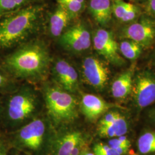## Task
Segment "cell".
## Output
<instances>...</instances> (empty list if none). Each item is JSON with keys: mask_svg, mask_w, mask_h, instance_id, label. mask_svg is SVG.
Segmentation results:
<instances>
[{"mask_svg": "<svg viewBox=\"0 0 155 155\" xmlns=\"http://www.w3.org/2000/svg\"><path fill=\"white\" fill-rule=\"evenodd\" d=\"M51 64L48 48L39 40L20 45L0 59V66L12 77L30 82L43 80Z\"/></svg>", "mask_w": 155, "mask_h": 155, "instance_id": "1", "label": "cell"}, {"mask_svg": "<svg viewBox=\"0 0 155 155\" xmlns=\"http://www.w3.org/2000/svg\"><path fill=\"white\" fill-rule=\"evenodd\" d=\"M10 149L5 133L0 130V155H8Z\"/></svg>", "mask_w": 155, "mask_h": 155, "instance_id": "28", "label": "cell"}, {"mask_svg": "<svg viewBox=\"0 0 155 155\" xmlns=\"http://www.w3.org/2000/svg\"><path fill=\"white\" fill-rule=\"evenodd\" d=\"M146 9L148 15L155 18V0H148Z\"/></svg>", "mask_w": 155, "mask_h": 155, "instance_id": "29", "label": "cell"}, {"mask_svg": "<svg viewBox=\"0 0 155 155\" xmlns=\"http://www.w3.org/2000/svg\"><path fill=\"white\" fill-rule=\"evenodd\" d=\"M82 74L86 83L101 91L105 89L107 84L110 70L102 61L94 56H89L82 61Z\"/></svg>", "mask_w": 155, "mask_h": 155, "instance_id": "6", "label": "cell"}, {"mask_svg": "<svg viewBox=\"0 0 155 155\" xmlns=\"http://www.w3.org/2000/svg\"><path fill=\"white\" fill-rule=\"evenodd\" d=\"M11 148L25 155H50L56 129L46 113L16 130L5 133Z\"/></svg>", "mask_w": 155, "mask_h": 155, "instance_id": "4", "label": "cell"}, {"mask_svg": "<svg viewBox=\"0 0 155 155\" xmlns=\"http://www.w3.org/2000/svg\"><path fill=\"white\" fill-rule=\"evenodd\" d=\"M59 42L67 51L81 53L90 48L91 38L86 26L82 22H78L62 33L59 38Z\"/></svg>", "mask_w": 155, "mask_h": 155, "instance_id": "7", "label": "cell"}, {"mask_svg": "<svg viewBox=\"0 0 155 155\" xmlns=\"http://www.w3.org/2000/svg\"><path fill=\"white\" fill-rule=\"evenodd\" d=\"M131 3L127 2L124 0L112 1V13L117 20L120 21L127 11Z\"/></svg>", "mask_w": 155, "mask_h": 155, "instance_id": "23", "label": "cell"}, {"mask_svg": "<svg viewBox=\"0 0 155 155\" xmlns=\"http://www.w3.org/2000/svg\"><path fill=\"white\" fill-rule=\"evenodd\" d=\"M79 109L85 118L94 122L115 105L94 94L83 93L79 103Z\"/></svg>", "mask_w": 155, "mask_h": 155, "instance_id": "13", "label": "cell"}, {"mask_svg": "<svg viewBox=\"0 0 155 155\" xmlns=\"http://www.w3.org/2000/svg\"><path fill=\"white\" fill-rule=\"evenodd\" d=\"M139 152L142 154L155 152V132H147L139 137L137 141Z\"/></svg>", "mask_w": 155, "mask_h": 155, "instance_id": "19", "label": "cell"}, {"mask_svg": "<svg viewBox=\"0 0 155 155\" xmlns=\"http://www.w3.org/2000/svg\"><path fill=\"white\" fill-rule=\"evenodd\" d=\"M137 155L136 153H134V152L133 151V150H130L129 152V155Z\"/></svg>", "mask_w": 155, "mask_h": 155, "instance_id": "32", "label": "cell"}, {"mask_svg": "<svg viewBox=\"0 0 155 155\" xmlns=\"http://www.w3.org/2000/svg\"><path fill=\"white\" fill-rule=\"evenodd\" d=\"M143 47L137 43L127 39L121 41L119 51L122 55L130 61L136 60L142 53Z\"/></svg>", "mask_w": 155, "mask_h": 155, "instance_id": "18", "label": "cell"}, {"mask_svg": "<svg viewBox=\"0 0 155 155\" xmlns=\"http://www.w3.org/2000/svg\"><path fill=\"white\" fill-rule=\"evenodd\" d=\"M81 155H95L93 153V152H91L89 148H87V150H84L83 152L82 153V154Z\"/></svg>", "mask_w": 155, "mask_h": 155, "instance_id": "31", "label": "cell"}, {"mask_svg": "<svg viewBox=\"0 0 155 155\" xmlns=\"http://www.w3.org/2000/svg\"><path fill=\"white\" fill-rule=\"evenodd\" d=\"M122 36L133 40L143 48L149 47L155 39V23L148 18H143L124 28Z\"/></svg>", "mask_w": 155, "mask_h": 155, "instance_id": "12", "label": "cell"}, {"mask_svg": "<svg viewBox=\"0 0 155 155\" xmlns=\"http://www.w3.org/2000/svg\"><path fill=\"white\" fill-rule=\"evenodd\" d=\"M8 155H25L24 153H22V152L17 150L11 148L9 150V151L8 152Z\"/></svg>", "mask_w": 155, "mask_h": 155, "instance_id": "30", "label": "cell"}, {"mask_svg": "<svg viewBox=\"0 0 155 155\" xmlns=\"http://www.w3.org/2000/svg\"><path fill=\"white\" fill-rule=\"evenodd\" d=\"M128 130V124L125 117L121 114L109 125L98 126L97 132L103 138L118 137L125 135Z\"/></svg>", "mask_w": 155, "mask_h": 155, "instance_id": "17", "label": "cell"}, {"mask_svg": "<svg viewBox=\"0 0 155 155\" xmlns=\"http://www.w3.org/2000/svg\"><path fill=\"white\" fill-rule=\"evenodd\" d=\"M93 152L95 155H121L110 145L103 143L94 144Z\"/></svg>", "mask_w": 155, "mask_h": 155, "instance_id": "24", "label": "cell"}, {"mask_svg": "<svg viewBox=\"0 0 155 155\" xmlns=\"http://www.w3.org/2000/svg\"></svg>", "mask_w": 155, "mask_h": 155, "instance_id": "34", "label": "cell"}, {"mask_svg": "<svg viewBox=\"0 0 155 155\" xmlns=\"http://www.w3.org/2000/svg\"><path fill=\"white\" fill-rule=\"evenodd\" d=\"M93 42L95 50L107 61L117 66L124 63L119 54L118 43L110 32L102 28L97 29L94 34Z\"/></svg>", "mask_w": 155, "mask_h": 155, "instance_id": "10", "label": "cell"}, {"mask_svg": "<svg viewBox=\"0 0 155 155\" xmlns=\"http://www.w3.org/2000/svg\"><path fill=\"white\" fill-rule=\"evenodd\" d=\"M58 4L64 8L74 19L83 12L86 0H58Z\"/></svg>", "mask_w": 155, "mask_h": 155, "instance_id": "20", "label": "cell"}, {"mask_svg": "<svg viewBox=\"0 0 155 155\" xmlns=\"http://www.w3.org/2000/svg\"><path fill=\"white\" fill-rule=\"evenodd\" d=\"M41 93L30 85L18 86L15 90L0 96V130L13 132L43 113Z\"/></svg>", "mask_w": 155, "mask_h": 155, "instance_id": "2", "label": "cell"}, {"mask_svg": "<svg viewBox=\"0 0 155 155\" xmlns=\"http://www.w3.org/2000/svg\"><path fill=\"white\" fill-rule=\"evenodd\" d=\"M17 81L0 66V94H8L18 87Z\"/></svg>", "mask_w": 155, "mask_h": 155, "instance_id": "22", "label": "cell"}, {"mask_svg": "<svg viewBox=\"0 0 155 155\" xmlns=\"http://www.w3.org/2000/svg\"><path fill=\"white\" fill-rule=\"evenodd\" d=\"M88 9L96 22L105 26L110 22L112 17V1L90 0Z\"/></svg>", "mask_w": 155, "mask_h": 155, "instance_id": "15", "label": "cell"}, {"mask_svg": "<svg viewBox=\"0 0 155 155\" xmlns=\"http://www.w3.org/2000/svg\"><path fill=\"white\" fill-rule=\"evenodd\" d=\"M120 114L116 111H110L105 113L101 118L99 121L98 126L107 125L114 122Z\"/></svg>", "mask_w": 155, "mask_h": 155, "instance_id": "26", "label": "cell"}, {"mask_svg": "<svg viewBox=\"0 0 155 155\" xmlns=\"http://www.w3.org/2000/svg\"><path fill=\"white\" fill-rule=\"evenodd\" d=\"M140 12V11L139 7L131 3L127 11L126 12L124 16L122 17L120 21L122 22H132L138 17Z\"/></svg>", "mask_w": 155, "mask_h": 155, "instance_id": "25", "label": "cell"}, {"mask_svg": "<svg viewBox=\"0 0 155 155\" xmlns=\"http://www.w3.org/2000/svg\"><path fill=\"white\" fill-rule=\"evenodd\" d=\"M130 1H141V0H129Z\"/></svg>", "mask_w": 155, "mask_h": 155, "instance_id": "33", "label": "cell"}, {"mask_svg": "<svg viewBox=\"0 0 155 155\" xmlns=\"http://www.w3.org/2000/svg\"><path fill=\"white\" fill-rule=\"evenodd\" d=\"M136 104L140 109L155 102V75L148 71L139 73L133 80L132 90Z\"/></svg>", "mask_w": 155, "mask_h": 155, "instance_id": "9", "label": "cell"}, {"mask_svg": "<svg viewBox=\"0 0 155 155\" xmlns=\"http://www.w3.org/2000/svg\"><path fill=\"white\" fill-rule=\"evenodd\" d=\"M72 17L66 10L59 5L50 16L48 31L50 35L55 38H59L67 28Z\"/></svg>", "mask_w": 155, "mask_h": 155, "instance_id": "14", "label": "cell"}, {"mask_svg": "<svg viewBox=\"0 0 155 155\" xmlns=\"http://www.w3.org/2000/svg\"><path fill=\"white\" fill-rule=\"evenodd\" d=\"M133 70H128L120 74L111 86L113 97L117 100L127 98L130 94L133 86Z\"/></svg>", "mask_w": 155, "mask_h": 155, "instance_id": "16", "label": "cell"}, {"mask_svg": "<svg viewBox=\"0 0 155 155\" xmlns=\"http://www.w3.org/2000/svg\"><path fill=\"white\" fill-rule=\"evenodd\" d=\"M35 0H0V17L29 5Z\"/></svg>", "mask_w": 155, "mask_h": 155, "instance_id": "21", "label": "cell"}, {"mask_svg": "<svg viewBox=\"0 0 155 155\" xmlns=\"http://www.w3.org/2000/svg\"><path fill=\"white\" fill-rule=\"evenodd\" d=\"M41 93L45 113L56 129L75 124L79 116V102L74 94L54 82L45 83Z\"/></svg>", "mask_w": 155, "mask_h": 155, "instance_id": "5", "label": "cell"}, {"mask_svg": "<svg viewBox=\"0 0 155 155\" xmlns=\"http://www.w3.org/2000/svg\"><path fill=\"white\" fill-rule=\"evenodd\" d=\"M45 6L31 4L0 17V51L13 50L37 33L44 19Z\"/></svg>", "mask_w": 155, "mask_h": 155, "instance_id": "3", "label": "cell"}, {"mask_svg": "<svg viewBox=\"0 0 155 155\" xmlns=\"http://www.w3.org/2000/svg\"><path fill=\"white\" fill-rule=\"evenodd\" d=\"M0 96H1V94H0Z\"/></svg>", "mask_w": 155, "mask_h": 155, "instance_id": "35", "label": "cell"}, {"mask_svg": "<svg viewBox=\"0 0 155 155\" xmlns=\"http://www.w3.org/2000/svg\"><path fill=\"white\" fill-rule=\"evenodd\" d=\"M88 137L74 124L56 129V135L50 155H71L79 143Z\"/></svg>", "mask_w": 155, "mask_h": 155, "instance_id": "8", "label": "cell"}, {"mask_svg": "<svg viewBox=\"0 0 155 155\" xmlns=\"http://www.w3.org/2000/svg\"><path fill=\"white\" fill-rule=\"evenodd\" d=\"M54 82L69 93L74 94L79 89V75L75 68L64 59H58L52 66Z\"/></svg>", "mask_w": 155, "mask_h": 155, "instance_id": "11", "label": "cell"}, {"mask_svg": "<svg viewBox=\"0 0 155 155\" xmlns=\"http://www.w3.org/2000/svg\"><path fill=\"white\" fill-rule=\"evenodd\" d=\"M107 144L113 148L117 147L129 148L130 147V141L125 136H124V135L118 137L117 139H111L109 141Z\"/></svg>", "mask_w": 155, "mask_h": 155, "instance_id": "27", "label": "cell"}]
</instances>
